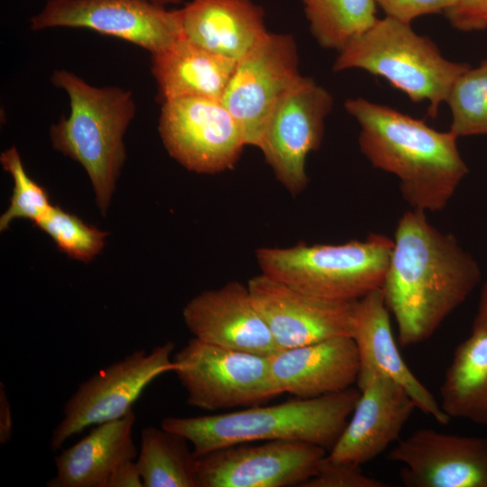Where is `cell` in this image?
Instances as JSON below:
<instances>
[{"mask_svg": "<svg viewBox=\"0 0 487 487\" xmlns=\"http://www.w3.org/2000/svg\"><path fill=\"white\" fill-rule=\"evenodd\" d=\"M69 257L88 262L103 249L107 233L91 226L59 206L35 224Z\"/></svg>", "mask_w": 487, "mask_h": 487, "instance_id": "cell-27", "label": "cell"}, {"mask_svg": "<svg viewBox=\"0 0 487 487\" xmlns=\"http://www.w3.org/2000/svg\"><path fill=\"white\" fill-rule=\"evenodd\" d=\"M309 29L326 49L343 50L378 20L375 0H301Z\"/></svg>", "mask_w": 487, "mask_h": 487, "instance_id": "cell-25", "label": "cell"}, {"mask_svg": "<svg viewBox=\"0 0 487 487\" xmlns=\"http://www.w3.org/2000/svg\"><path fill=\"white\" fill-rule=\"evenodd\" d=\"M247 287L280 349L353 336L358 300L317 298L262 272L251 278Z\"/></svg>", "mask_w": 487, "mask_h": 487, "instance_id": "cell-14", "label": "cell"}, {"mask_svg": "<svg viewBox=\"0 0 487 487\" xmlns=\"http://www.w3.org/2000/svg\"><path fill=\"white\" fill-rule=\"evenodd\" d=\"M393 245V239L372 234L338 244L262 247L255 258L262 273L306 294L354 301L381 288Z\"/></svg>", "mask_w": 487, "mask_h": 487, "instance_id": "cell-5", "label": "cell"}, {"mask_svg": "<svg viewBox=\"0 0 487 487\" xmlns=\"http://www.w3.org/2000/svg\"><path fill=\"white\" fill-rule=\"evenodd\" d=\"M303 76L292 35L267 32L236 62L221 101L241 127L246 145L259 146L279 101Z\"/></svg>", "mask_w": 487, "mask_h": 487, "instance_id": "cell-10", "label": "cell"}, {"mask_svg": "<svg viewBox=\"0 0 487 487\" xmlns=\"http://www.w3.org/2000/svg\"><path fill=\"white\" fill-rule=\"evenodd\" d=\"M450 418L487 426V331H472L454 352L440 386Z\"/></svg>", "mask_w": 487, "mask_h": 487, "instance_id": "cell-23", "label": "cell"}, {"mask_svg": "<svg viewBox=\"0 0 487 487\" xmlns=\"http://www.w3.org/2000/svg\"><path fill=\"white\" fill-rule=\"evenodd\" d=\"M31 28H86L133 43L152 55L182 38L179 10L150 0H50Z\"/></svg>", "mask_w": 487, "mask_h": 487, "instance_id": "cell-11", "label": "cell"}, {"mask_svg": "<svg viewBox=\"0 0 487 487\" xmlns=\"http://www.w3.org/2000/svg\"><path fill=\"white\" fill-rule=\"evenodd\" d=\"M107 487H143L135 460L119 465L111 475Z\"/></svg>", "mask_w": 487, "mask_h": 487, "instance_id": "cell-32", "label": "cell"}, {"mask_svg": "<svg viewBox=\"0 0 487 487\" xmlns=\"http://www.w3.org/2000/svg\"><path fill=\"white\" fill-rule=\"evenodd\" d=\"M159 133L170 156L197 173L233 169L246 145L221 99L182 96L162 102Z\"/></svg>", "mask_w": 487, "mask_h": 487, "instance_id": "cell-9", "label": "cell"}, {"mask_svg": "<svg viewBox=\"0 0 487 487\" xmlns=\"http://www.w3.org/2000/svg\"><path fill=\"white\" fill-rule=\"evenodd\" d=\"M457 0H375L386 16L411 24L427 14L446 13Z\"/></svg>", "mask_w": 487, "mask_h": 487, "instance_id": "cell-30", "label": "cell"}, {"mask_svg": "<svg viewBox=\"0 0 487 487\" xmlns=\"http://www.w3.org/2000/svg\"><path fill=\"white\" fill-rule=\"evenodd\" d=\"M13 418L11 405L7 399L5 387L0 383V443L6 444L12 438Z\"/></svg>", "mask_w": 487, "mask_h": 487, "instance_id": "cell-33", "label": "cell"}, {"mask_svg": "<svg viewBox=\"0 0 487 487\" xmlns=\"http://www.w3.org/2000/svg\"><path fill=\"white\" fill-rule=\"evenodd\" d=\"M332 95L311 78L303 77L271 112L258 148L276 179L292 195L308 185L306 160L319 148Z\"/></svg>", "mask_w": 487, "mask_h": 487, "instance_id": "cell-12", "label": "cell"}, {"mask_svg": "<svg viewBox=\"0 0 487 487\" xmlns=\"http://www.w3.org/2000/svg\"><path fill=\"white\" fill-rule=\"evenodd\" d=\"M182 315L193 337L201 341L263 355L280 350L256 309L247 284L233 280L203 291L187 303Z\"/></svg>", "mask_w": 487, "mask_h": 487, "instance_id": "cell-17", "label": "cell"}, {"mask_svg": "<svg viewBox=\"0 0 487 487\" xmlns=\"http://www.w3.org/2000/svg\"><path fill=\"white\" fill-rule=\"evenodd\" d=\"M188 443L181 435L161 427L143 428L135 460L143 487H198V457Z\"/></svg>", "mask_w": 487, "mask_h": 487, "instance_id": "cell-24", "label": "cell"}, {"mask_svg": "<svg viewBox=\"0 0 487 487\" xmlns=\"http://www.w3.org/2000/svg\"><path fill=\"white\" fill-rule=\"evenodd\" d=\"M387 484L363 473L361 465L336 462L327 455L317 473L301 487H385Z\"/></svg>", "mask_w": 487, "mask_h": 487, "instance_id": "cell-29", "label": "cell"}, {"mask_svg": "<svg viewBox=\"0 0 487 487\" xmlns=\"http://www.w3.org/2000/svg\"><path fill=\"white\" fill-rule=\"evenodd\" d=\"M390 314L381 289L358 299L352 337L357 345L360 369L373 368L388 376L408 392L422 413L447 425L451 418L403 360L393 336Z\"/></svg>", "mask_w": 487, "mask_h": 487, "instance_id": "cell-19", "label": "cell"}, {"mask_svg": "<svg viewBox=\"0 0 487 487\" xmlns=\"http://www.w3.org/2000/svg\"><path fill=\"white\" fill-rule=\"evenodd\" d=\"M445 14L459 31L483 30L487 28V0H457Z\"/></svg>", "mask_w": 487, "mask_h": 487, "instance_id": "cell-31", "label": "cell"}, {"mask_svg": "<svg viewBox=\"0 0 487 487\" xmlns=\"http://www.w3.org/2000/svg\"><path fill=\"white\" fill-rule=\"evenodd\" d=\"M472 331H487V282L481 291L477 312L473 321Z\"/></svg>", "mask_w": 487, "mask_h": 487, "instance_id": "cell-34", "label": "cell"}, {"mask_svg": "<svg viewBox=\"0 0 487 487\" xmlns=\"http://www.w3.org/2000/svg\"><path fill=\"white\" fill-rule=\"evenodd\" d=\"M326 455L319 446L294 440L230 446L198 457V487L301 486Z\"/></svg>", "mask_w": 487, "mask_h": 487, "instance_id": "cell-13", "label": "cell"}, {"mask_svg": "<svg viewBox=\"0 0 487 487\" xmlns=\"http://www.w3.org/2000/svg\"><path fill=\"white\" fill-rule=\"evenodd\" d=\"M51 79L69 100V115L51 127L52 146L85 169L105 216L126 157L123 138L136 112L133 92L94 87L66 69L54 70Z\"/></svg>", "mask_w": 487, "mask_h": 487, "instance_id": "cell-4", "label": "cell"}, {"mask_svg": "<svg viewBox=\"0 0 487 487\" xmlns=\"http://www.w3.org/2000/svg\"><path fill=\"white\" fill-rule=\"evenodd\" d=\"M273 381L281 393L312 399L345 391L357 381L360 357L352 336H335L280 349L269 355Z\"/></svg>", "mask_w": 487, "mask_h": 487, "instance_id": "cell-18", "label": "cell"}, {"mask_svg": "<svg viewBox=\"0 0 487 487\" xmlns=\"http://www.w3.org/2000/svg\"><path fill=\"white\" fill-rule=\"evenodd\" d=\"M407 487H487V436H464L421 428L390 451Z\"/></svg>", "mask_w": 487, "mask_h": 487, "instance_id": "cell-15", "label": "cell"}, {"mask_svg": "<svg viewBox=\"0 0 487 487\" xmlns=\"http://www.w3.org/2000/svg\"><path fill=\"white\" fill-rule=\"evenodd\" d=\"M361 130L362 153L379 170L400 180L403 199L424 212L444 209L469 172L450 131L363 97L345 102Z\"/></svg>", "mask_w": 487, "mask_h": 487, "instance_id": "cell-2", "label": "cell"}, {"mask_svg": "<svg viewBox=\"0 0 487 487\" xmlns=\"http://www.w3.org/2000/svg\"><path fill=\"white\" fill-rule=\"evenodd\" d=\"M178 10L182 38L236 62L268 32L252 0H192Z\"/></svg>", "mask_w": 487, "mask_h": 487, "instance_id": "cell-20", "label": "cell"}, {"mask_svg": "<svg viewBox=\"0 0 487 487\" xmlns=\"http://www.w3.org/2000/svg\"><path fill=\"white\" fill-rule=\"evenodd\" d=\"M155 4H158V5H168V4H179L180 3L182 0H150Z\"/></svg>", "mask_w": 487, "mask_h": 487, "instance_id": "cell-35", "label": "cell"}, {"mask_svg": "<svg viewBox=\"0 0 487 487\" xmlns=\"http://www.w3.org/2000/svg\"><path fill=\"white\" fill-rule=\"evenodd\" d=\"M135 414L96 425L78 442L62 449L54 457L56 475L48 487H107L115 470L123 463L135 460L137 448L133 440Z\"/></svg>", "mask_w": 487, "mask_h": 487, "instance_id": "cell-21", "label": "cell"}, {"mask_svg": "<svg viewBox=\"0 0 487 487\" xmlns=\"http://www.w3.org/2000/svg\"><path fill=\"white\" fill-rule=\"evenodd\" d=\"M446 102L452 115L449 131L457 138L487 135V60L459 76Z\"/></svg>", "mask_w": 487, "mask_h": 487, "instance_id": "cell-26", "label": "cell"}, {"mask_svg": "<svg viewBox=\"0 0 487 487\" xmlns=\"http://www.w3.org/2000/svg\"><path fill=\"white\" fill-rule=\"evenodd\" d=\"M175 345L167 341L147 353L137 350L82 382L63 409V418L51 438L52 451L89 426L119 419L158 376L173 372Z\"/></svg>", "mask_w": 487, "mask_h": 487, "instance_id": "cell-8", "label": "cell"}, {"mask_svg": "<svg viewBox=\"0 0 487 487\" xmlns=\"http://www.w3.org/2000/svg\"><path fill=\"white\" fill-rule=\"evenodd\" d=\"M172 361L191 407L207 411L248 408L280 394L271 376L269 355L192 337Z\"/></svg>", "mask_w": 487, "mask_h": 487, "instance_id": "cell-7", "label": "cell"}, {"mask_svg": "<svg viewBox=\"0 0 487 487\" xmlns=\"http://www.w3.org/2000/svg\"><path fill=\"white\" fill-rule=\"evenodd\" d=\"M0 162L14 181L10 205L0 217V230L7 229L16 218L30 219L36 224L52 207L48 192L27 174L15 147L2 152Z\"/></svg>", "mask_w": 487, "mask_h": 487, "instance_id": "cell-28", "label": "cell"}, {"mask_svg": "<svg viewBox=\"0 0 487 487\" xmlns=\"http://www.w3.org/2000/svg\"><path fill=\"white\" fill-rule=\"evenodd\" d=\"M235 66L236 61L184 38L152 55V73L161 103L182 96L221 99Z\"/></svg>", "mask_w": 487, "mask_h": 487, "instance_id": "cell-22", "label": "cell"}, {"mask_svg": "<svg viewBox=\"0 0 487 487\" xmlns=\"http://www.w3.org/2000/svg\"><path fill=\"white\" fill-rule=\"evenodd\" d=\"M356 383L360 397L327 457L362 465L400 439L417 408L400 385L373 368H361Z\"/></svg>", "mask_w": 487, "mask_h": 487, "instance_id": "cell-16", "label": "cell"}, {"mask_svg": "<svg viewBox=\"0 0 487 487\" xmlns=\"http://www.w3.org/2000/svg\"><path fill=\"white\" fill-rule=\"evenodd\" d=\"M381 290L403 347L429 339L481 280L475 259L438 230L426 212L410 208L397 223Z\"/></svg>", "mask_w": 487, "mask_h": 487, "instance_id": "cell-1", "label": "cell"}, {"mask_svg": "<svg viewBox=\"0 0 487 487\" xmlns=\"http://www.w3.org/2000/svg\"><path fill=\"white\" fill-rule=\"evenodd\" d=\"M469 68L446 60L411 24L388 16L352 40L339 51L333 66L335 71L365 70L385 78L414 102L427 100L431 117L436 116L454 83Z\"/></svg>", "mask_w": 487, "mask_h": 487, "instance_id": "cell-6", "label": "cell"}, {"mask_svg": "<svg viewBox=\"0 0 487 487\" xmlns=\"http://www.w3.org/2000/svg\"><path fill=\"white\" fill-rule=\"evenodd\" d=\"M360 397L359 389L271 406L198 417H167L161 427L184 436L196 457L238 444L294 440L331 449Z\"/></svg>", "mask_w": 487, "mask_h": 487, "instance_id": "cell-3", "label": "cell"}]
</instances>
